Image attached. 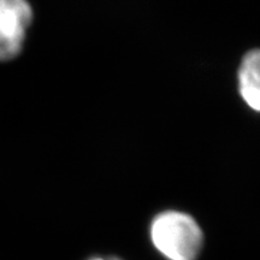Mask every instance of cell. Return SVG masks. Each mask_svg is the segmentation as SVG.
Here are the masks:
<instances>
[{"mask_svg":"<svg viewBox=\"0 0 260 260\" xmlns=\"http://www.w3.org/2000/svg\"><path fill=\"white\" fill-rule=\"evenodd\" d=\"M149 235L153 246L168 260H195L204 245V234L189 214L165 211L152 220Z\"/></svg>","mask_w":260,"mask_h":260,"instance_id":"cell-1","label":"cell"},{"mask_svg":"<svg viewBox=\"0 0 260 260\" xmlns=\"http://www.w3.org/2000/svg\"><path fill=\"white\" fill-rule=\"evenodd\" d=\"M32 19L29 0H0V32L6 38L24 44Z\"/></svg>","mask_w":260,"mask_h":260,"instance_id":"cell-2","label":"cell"},{"mask_svg":"<svg viewBox=\"0 0 260 260\" xmlns=\"http://www.w3.org/2000/svg\"><path fill=\"white\" fill-rule=\"evenodd\" d=\"M237 79L243 102L260 112V48L249 51L243 57Z\"/></svg>","mask_w":260,"mask_h":260,"instance_id":"cell-3","label":"cell"},{"mask_svg":"<svg viewBox=\"0 0 260 260\" xmlns=\"http://www.w3.org/2000/svg\"><path fill=\"white\" fill-rule=\"evenodd\" d=\"M23 42L11 40L0 32V61H10L17 58L23 50Z\"/></svg>","mask_w":260,"mask_h":260,"instance_id":"cell-4","label":"cell"},{"mask_svg":"<svg viewBox=\"0 0 260 260\" xmlns=\"http://www.w3.org/2000/svg\"><path fill=\"white\" fill-rule=\"evenodd\" d=\"M89 260H119V259H116V258H112V259H105V258H99V256H95V258H92Z\"/></svg>","mask_w":260,"mask_h":260,"instance_id":"cell-5","label":"cell"}]
</instances>
